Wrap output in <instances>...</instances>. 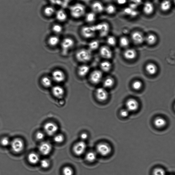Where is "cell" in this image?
<instances>
[{
    "label": "cell",
    "instance_id": "cell-17",
    "mask_svg": "<svg viewBox=\"0 0 175 175\" xmlns=\"http://www.w3.org/2000/svg\"><path fill=\"white\" fill-rule=\"evenodd\" d=\"M100 53L103 58L109 59L112 57V50L108 46H104L101 47L100 50Z\"/></svg>",
    "mask_w": 175,
    "mask_h": 175
},
{
    "label": "cell",
    "instance_id": "cell-53",
    "mask_svg": "<svg viewBox=\"0 0 175 175\" xmlns=\"http://www.w3.org/2000/svg\"><path fill=\"white\" fill-rule=\"evenodd\" d=\"M174 108H175V106H174Z\"/></svg>",
    "mask_w": 175,
    "mask_h": 175
},
{
    "label": "cell",
    "instance_id": "cell-19",
    "mask_svg": "<svg viewBox=\"0 0 175 175\" xmlns=\"http://www.w3.org/2000/svg\"><path fill=\"white\" fill-rule=\"evenodd\" d=\"M124 56L127 60H131L136 58L137 53L134 49H127L124 51Z\"/></svg>",
    "mask_w": 175,
    "mask_h": 175
},
{
    "label": "cell",
    "instance_id": "cell-30",
    "mask_svg": "<svg viewBox=\"0 0 175 175\" xmlns=\"http://www.w3.org/2000/svg\"><path fill=\"white\" fill-rule=\"evenodd\" d=\"M112 66L111 62L108 61H103L100 64L101 69L105 72H107L110 70L112 69Z\"/></svg>",
    "mask_w": 175,
    "mask_h": 175
},
{
    "label": "cell",
    "instance_id": "cell-46",
    "mask_svg": "<svg viewBox=\"0 0 175 175\" xmlns=\"http://www.w3.org/2000/svg\"><path fill=\"white\" fill-rule=\"evenodd\" d=\"M45 136L44 133L42 132L39 131L38 132L36 135V137L38 140H43Z\"/></svg>",
    "mask_w": 175,
    "mask_h": 175
},
{
    "label": "cell",
    "instance_id": "cell-4",
    "mask_svg": "<svg viewBox=\"0 0 175 175\" xmlns=\"http://www.w3.org/2000/svg\"><path fill=\"white\" fill-rule=\"evenodd\" d=\"M97 32L99 33L101 37L107 36L110 30V26L109 24L106 22H103L95 25Z\"/></svg>",
    "mask_w": 175,
    "mask_h": 175
},
{
    "label": "cell",
    "instance_id": "cell-31",
    "mask_svg": "<svg viewBox=\"0 0 175 175\" xmlns=\"http://www.w3.org/2000/svg\"><path fill=\"white\" fill-rule=\"evenodd\" d=\"M41 83L44 87L48 88L51 86L52 83V78L49 77H44L41 78Z\"/></svg>",
    "mask_w": 175,
    "mask_h": 175
},
{
    "label": "cell",
    "instance_id": "cell-36",
    "mask_svg": "<svg viewBox=\"0 0 175 175\" xmlns=\"http://www.w3.org/2000/svg\"><path fill=\"white\" fill-rule=\"evenodd\" d=\"M120 44L121 47L126 48L129 46L130 41L128 38L127 37L122 36L120 40Z\"/></svg>",
    "mask_w": 175,
    "mask_h": 175
},
{
    "label": "cell",
    "instance_id": "cell-12",
    "mask_svg": "<svg viewBox=\"0 0 175 175\" xmlns=\"http://www.w3.org/2000/svg\"><path fill=\"white\" fill-rule=\"evenodd\" d=\"M90 7L91 11L97 14L104 12L105 7L101 2L96 1L92 3Z\"/></svg>",
    "mask_w": 175,
    "mask_h": 175
},
{
    "label": "cell",
    "instance_id": "cell-48",
    "mask_svg": "<svg viewBox=\"0 0 175 175\" xmlns=\"http://www.w3.org/2000/svg\"><path fill=\"white\" fill-rule=\"evenodd\" d=\"M116 2L119 5L123 6L126 5L127 0H115Z\"/></svg>",
    "mask_w": 175,
    "mask_h": 175
},
{
    "label": "cell",
    "instance_id": "cell-25",
    "mask_svg": "<svg viewBox=\"0 0 175 175\" xmlns=\"http://www.w3.org/2000/svg\"><path fill=\"white\" fill-rule=\"evenodd\" d=\"M97 14L91 11L90 12L86 13L85 20L88 23H92L96 21L97 19Z\"/></svg>",
    "mask_w": 175,
    "mask_h": 175
},
{
    "label": "cell",
    "instance_id": "cell-18",
    "mask_svg": "<svg viewBox=\"0 0 175 175\" xmlns=\"http://www.w3.org/2000/svg\"><path fill=\"white\" fill-rule=\"evenodd\" d=\"M52 93L53 96L58 99H61L65 94L64 88L60 86H55L52 89Z\"/></svg>",
    "mask_w": 175,
    "mask_h": 175
},
{
    "label": "cell",
    "instance_id": "cell-43",
    "mask_svg": "<svg viewBox=\"0 0 175 175\" xmlns=\"http://www.w3.org/2000/svg\"><path fill=\"white\" fill-rule=\"evenodd\" d=\"M153 175H166V173L164 169L156 168L153 170Z\"/></svg>",
    "mask_w": 175,
    "mask_h": 175
},
{
    "label": "cell",
    "instance_id": "cell-9",
    "mask_svg": "<svg viewBox=\"0 0 175 175\" xmlns=\"http://www.w3.org/2000/svg\"><path fill=\"white\" fill-rule=\"evenodd\" d=\"M86 144L84 141H80L77 142L73 147L74 153L78 156L82 155L85 152L86 149Z\"/></svg>",
    "mask_w": 175,
    "mask_h": 175
},
{
    "label": "cell",
    "instance_id": "cell-49",
    "mask_svg": "<svg viewBox=\"0 0 175 175\" xmlns=\"http://www.w3.org/2000/svg\"><path fill=\"white\" fill-rule=\"evenodd\" d=\"M130 1L131 3L135 4L138 6L142 3V0H130Z\"/></svg>",
    "mask_w": 175,
    "mask_h": 175
},
{
    "label": "cell",
    "instance_id": "cell-39",
    "mask_svg": "<svg viewBox=\"0 0 175 175\" xmlns=\"http://www.w3.org/2000/svg\"><path fill=\"white\" fill-rule=\"evenodd\" d=\"M53 140L56 143H61L64 141V136L61 134L55 135Z\"/></svg>",
    "mask_w": 175,
    "mask_h": 175
},
{
    "label": "cell",
    "instance_id": "cell-10",
    "mask_svg": "<svg viewBox=\"0 0 175 175\" xmlns=\"http://www.w3.org/2000/svg\"><path fill=\"white\" fill-rule=\"evenodd\" d=\"M96 96L100 101L104 102L108 99V93L105 88L100 87L97 89L96 91Z\"/></svg>",
    "mask_w": 175,
    "mask_h": 175
},
{
    "label": "cell",
    "instance_id": "cell-22",
    "mask_svg": "<svg viewBox=\"0 0 175 175\" xmlns=\"http://www.w3.org/2000/svg\"><path fill=\"white\" fill-rule=\"evenodd\" d=\"M56 17L59 21L64 22L66 21L68 17L66 11L63 10H60L56 12Z\"/></svg>",
    "mask_w": 175,
    "mask_h": 175
},
{
    "label": "cell",
    "instance_id": "cell-15",
    "mask_svg": "<svg viewBox=\"0 0 175 175\" xmlns=\"http://www.w3.org/2000/svg\"><path fill=\"white\" fill-rule=\"evenodd\" d=\"M133 42L136 44H140L143 43L145 40V37L140 32L136 31L133 32L131 35Z\"/></svg>",
    "mask_w": 175,
    "mask_h": 175
},
{
    "label": "cell",
    "instance_id": "cell-21",
    "mask_svg": "<svg viewBox=\"0 0 175 175\" xmlns=\"http://www.w3.org/2000/svg\"><path fill=\"white\" fill-rule=\"evenodd\" d=\"M143 11L146 14L150 15L152 14L154 10V6L152 2H145L143 6Z\"/></svg>",
    "mask_w": 175,
    "mask_h": 175
},
{
    "label": "cell",
    "instance_id": "cell-1",
    "mask_svg": "<svg viewBox=\"0 0 175 175\" xmlns=\"http://www.w3.org/2000/svg\"><path fill=\"white\" fill-rule=\"evenodd\" d=\"M86 11L85 6L81 3H76L70 8V15L74 19H79L85 16Z\"/></svg>",
    "mask_w": 175,
    "mask_h": 175
},
{
    "label": "cell",
    "instance_id": "cell-32",
    "mask_svg": "<svg viewBox=\"0 0 175 175\" xmlns=\"http://www.w3.org/2000/svg\"><path fill=\"white\" fill-rule=\"evenodd\" d=\"M60 38L57 36H52L49 37L48 40L49 45L51 47L57 46L60 43Z\"/></svg>",
    "mask_w": 175,
    "mask_h": 175
},
{
    "label": "cell",
    "instance_id": "cell-3",
    "mask_svg": "<svg viewBox=\"0 0 175 175\" xmlns=\"http://www.w3.org/2000/svg\"><path fill=\"white\" fill-rule=\"evenodd\" d=\"M97 32L95 25H88L82 27L81 29V33L85 38L90 39L95 36Z\"/></svg>",
    "mask_w": 175,
    "mask_h": 175
},
{
    "label": "cell",
    "instance_id": "cell-47",
    "mask_svg": "<svg viewBox=\"0 0 175 175\" xmlns=\"http://www.w3.org/2000/svg\"><path fill=\"white\" fill-rule=\"evenodd\" d=\"M129 112L126 109H124L121 110L120 111V114L121 116L125 118L128 116L129 115Z\"/></svg>",
    "mask_w": 175,
    "mask_h": 175
},
{
    "label": "cell",
    "instance_id": "cell-44",
    "mask_svg": "<svg viewBox=\"0 0 175 175\" xmlns=\"http://www.w3.org/2000/svg\"><path fill=\"white\" fill-rule=\"evenodd\" d=\"M11 141H10V139L7 137H5L2 139L0 143L2 146H3L6 147L10 145Z\"/></svg>",
    "mask_w": 175,
    "mask_h": 175
},
{
    "label": "cell",
    "instance_id": "cell-35",
    "mask_svg": "<svg viewBox=\"0 0 175 175\" xmlns=\"http://www.w3.org/2000/svg\"><path fill=\"white\" fill-rule=\"evenodd\" d=\"M157 39L155 35L153 34H150L148 35L146 37H145V40L150 45H153L156 42Z\"/></svg>",
    "mask_w": 175,
    "mask_h": 175
},
{
    "label": "cell",
    "instance_id": "cell-23",
    "mask_svg": "<svg viewBox=\"0 0 175 175\" xmlns=\"http://www.w3.org/2000/svg\"><path fill=\"white\" fill-rule=\"evenodd\" d=\"M28 160L29 163L32 165L37 164L40 161L39 155L36 153H31L29 154Z\"/></svg>",
    "mask_w": 175,
    "mask_h": 175
},
{
    "label": "cell",
    "instance_id": "cell-27",
    "mask_svg": "<svg viewBox=\"0 0 175 175\" xmlns=\"http://www.w3.org/2000/svg\"><path fill=\"white\" fill-rule=\"evenodd\" d=\"M117 11L116 7L113 4H108L105 7V11L109 15H113L116 13Z\"/></svg>",
    "mask_w": 175,
    "mask_h": 175
},
{
    "label": "cell",
    "instance_id": "cell-13",
    "mask_svg": "<svg viewBox=\"0 0 175 175\" xmlns=\"http://www.w3.org/2000/svg\"><path fill=\"white\" fill-rule=\"evenodd\" d=\"M52 81L56 82L61 83L63 82L66 78L65 73L61 70H56L53 71L52 74Z\"/></svg>",
    "mask_w": 175,
    "mask_h": 175
},
{
    "label": "cell",
    "instance_id": "cell-2",
    "mask_svg": "<svg viewBox=\"0 0 175 175\" xmlns=\"http://www.w3.org/2000/svg\"><path fill=\"white\" fill-rule=\"evenodd\" d=\"M92 55L91 51L89 49H82L77 52L76 57L78 61L86 63L91 60Z\"/></svg>",
    "mask_w": 175,
    "mask_h": 175
},
{
    "label": "cell",
    "instance_id": "cell-16",
    "mask_svg": "<svg viewBox=\"0 0 175 175\" xmlns=\"http://www.w3.org/2000/svg\"><path fill=\"white\" fill-rule=\"evenodd\" d=\"M126 109L129 112L135 111L139 107V104L138 101L133 98L127 100L126 102Z\"/></svg>",
    "mask_w": 175,
    "mask_h": 175
},
{
    "label": "cell",
    "instance_id": "cell-7",
    "mask_svg": "<svg viewBox=\"0 0 175 175\" xmlns=\"http://www.w3.org/2000/svg\"><path fill=\"white\" fill-rule=\"evenodd\" d=\"M96 150L97 153L103 156H108L111 153L112 150L110 145L106 143H101L98 144Z\"/></svg>",
    "mask_w": 175,
    "mask_h": 175
},
{
    "label": "cell",
    "instance_id": "cell-45",
    "mask_svg": "<svg viewBox=\"0 0 175 175\" xmlns=\"http://www.w3.org/2000/svg\"><path fill=\"white\" fill-rule=\"evenodd\" d=\"M41 167L44 169L49 168L50 165V162L48 159H44L41 160L40 162Z\"/></svg>",
    "mask_w": 175,
    "mask_h": 175
},
{
    "label": "cell",
    "instance_id": "cell-8",
    "mask_svg": "<svg viewBox=\"0 0 175 175\" xmlns=\"http://www.w3.org/2000/svg\"><path fill=\"white\" fill-rule=\"evenodd\" d=\"M58 126L56 124L53 122L46 123L44 126V131L49 136L55 135L58 130Z\"/></svg>",
    "mask_w": 175,
    "mask_h": 175
},
{
    "label": "cell",
    "instance_id": "cell-37",
    "mask_svg": "<svg viewBox=\"0 0 175 175\" xmlns=\"http://www.w3.org/2000/svg\"><path fill=\"white\" fill-rule=\"evenodd\" d=\"M100 45L99 41L97 40L92 41L89 44V49L90 50H95L99 48Z\"/></svg>",
    "mask_w": 175,
    "mask_h": 175
},
{
    "label": "cell",
    "instance_id": "cell-33",
    "mask_svg": "<svg viewBox=\"0 0 175 175\" xmlns=\"http://www.w3.org/2000/svg\"><path fill=\"white\" fill-rule=\"evenodd\" d=\"M97 158V154L93 151H90L86 154L85 158L87 161L90 162L95 161Z\"/></svg>",
    "mask_w": 175,
    "mask_h": 175
},
{
    "label": "cell",
    "instance_id": "cell-28",
    "mask_svg": "<svg viewBox=\"0 0 175 175\" xmlns=\"http://www.w3.org/2000/svg\"><path fill=\"white\" fill-rule=\"evenodd\" d=\"M115 84V80L111 77H108L103 81L104 87L106 88H110L113 86Z\"/></svg>",
    "mask_w": 175,
    "mask_h": 175
},
{
    "label": "cell",
    "instance_id": "cell-41",
    "mask_svg": "<svg viewBox=\"0 0 175 175\" xmlns=\"http://www.w3.org/2000/svg\"><path fill=\"white\" fill-rule=\"evenodd\" d=\"M142 87V82L140 81H135L133 82L132 84L133 88L135 90H140Z\"/></svg>",
    "mask_w": 175,
    "mask_h": 175
},
{
    "label": "cell",
    "instance_id": "cell-20",
    "mask_svg": "<svg viewBox=\"0 0 175 175\" xmlns=\"http://www.w3.org/2000/svg\"><path fill=\"white\" fill-rule=\"evenodd\" d=\"M90 67L87 65H83L80 66L78 70V75L81 77H84L87 76L89 72Z\"/></svg>",
    "mask_w": 175,
    "mask_h": 175
},
{
    "label": "cell",
    "instance_id": "cell-14",
    "mask_svg": "<svg viewBox=\"0 0 175 175\" xmlns=\"http://www.w3.org/2000/svg\"><path fill=\"white\" fill-rule=\"evenodd\" d=\"M52 146L51 144L47 142H42L39 146V150L42 155H48L51 152Z\"/></svg>",
    "mask_w": 175,
    "mask_h": 175
},
{
    "label": "cell",
    "instance_id": "cell-26",
    "mask_svg": "<svg viewBox=\"0 0 175 175\" xmlns=\"http://www.w3.org/2000/svg\"><path fill=\"white\" fill-rule=\"evenodd\" d=\"M145 69L148 74L150 75H154L157 72L158 68L155 64L152 63L148 64L146 65Z\"/></svg>",
    "mask_w": 175,
    "mask_h": 175
},
{
    "label": "cell",
    "instance_id": "cell-5",
    "mask_svg": "<svg viewBox=\"0 0 175 175\" xmlns=\"http://www.w3.org/2000/svg\"><path fill=\"white\" fill-rule=\"evenodd\" d=\"M10 146L12 150L14 153H19L23 150L25 144L21 139L17 138L11 141Z\"/></svg>",
    "mask_w": 175,
    "mask_h": 175
},
{
    "label": "cell",
    "instance_id": "cell-29",
    "mask_svg": "<svg viewBox=\"0 0 175 175\" xmlns=\"http://www.w3.org/2000/svg\"><path fill=\"white\" fill-rule=\"evenodd\" d=\"M171 6L172 3L170 0H164L161 2L160 6L161 10L165 12L169 10Z\"/></svg>",
    "mask_w": 175,
    "mask_h": 175
},
{
    "label": "cell",
    "instance_id": "cell-51",
    "mask_svg": "<svg viewBox=\"0 0 175 175\" xmlns=\"http://www.w3.org/2000/svg\"><path fill=\"white\" fill-rule=\"evenodd\" d=\"M63 1L65 3H66L68 4L71 2H72L73 0H63Z\"/></svg>",
    "mask_w": 175,
    "mask_h": 175
},
{
    "label": "cell",
    "instance_id": "cell-40",
    "mask_svg": "<svg viewBox=\"0 0 175 175\" xmlns=\"http://www.w3.org/2000/svg\"><path fill=\"white\" fill-rule=\"evenodd\" d=\"M62 173L63 175H73L74 171L72 168L66 166L63 168Z\"/></svg>",
    "mask_w": 175,
    "mask_h": 175
},
{
    "label": "cell",
    "instance_id": "cell-38",
    "mask_svg": "<svg viewBox=\"0 0 175 175\" xmlns=\"http://www.w3.org/2000/svg\"><path fill=\"white\" fill-rule=\"evenodd\" d=\"M107 43L108 45L111 46H115L117 43L116 38L113 36H109L106 40Z\"/></svg>",
    "mask_w": 175,
    "mask_h": 175
},
{
    "label": "cell",
    "instance_id": "cell-34",
    "mask_svg": "<svg viewBox=\"0 0 175 175\" xmlns=\"http://www.w3.org/2000/svg\"><path fill=\"white\" fill-rule=\"evenodd\" d=\"M55 10L54 7L51 6L46 7L44 10V13L45 16L50 17L52 16L55 13Z\"/></svg>",
    "mask_w": 175,
    "mask_h": 175
},
{
    "label": "cell",
    "instance_id": "cell-11",
    "mask_svg": "<svg viewBox=\"0 0 175 175\" xmlns=\"http://www.w3.org/2000/svg\"><path fill=\"white\" fill-rule=\"evenodd\" d=\"M103 76V73L101 71L99 70H94L91 74L90 81L93 84H98L102 81Z\"/></svg>",
    "mask_w": 175,
    "mask_h": 175
},
{
    "label": "cell",
    "instance_id": "cell-42",
    "mask_svg": "<svg viewBox=\"0 0 175 175\" xmlns=\"http://www.w3.org/2000/svg\"><path fill=\"white\" fill-rule=\"evenodd\" d=\"M52 30L53 32L56 34H60L63 31V28L60 25L55 24L53 25L52 28Z\"/></svg>",
    "mask_w": 175,
    "mask_h": 175
},
{
    "label": "cell",
    "instance_id": "cell-52",
    "mask_svg": "<svg viewBox=\"0 0 175 175\" xmlns=\"http://www.w3.org/2000/svg\"><path fill=\"white\" fill-rule=\"evenodd\" d=\"M171 2H173L175 5V0H170Z\"/></svg>",
    "mask_w": 175,
    "mask_h": 175
},
{
    "label": "cell",
    "instance_id": "cell-24",
    "mask_svg": "<svg viewBox=\"0 0 175 175\" xmlns=\"http://www.w3.org/2000/svg\"><path fill=\"white\" fill-rule=\"evenodd\" d=\"M154 124L156 127L158 128H162L167 124V121L164 118L161 117H158L154 120Z\"/></svg>",
    "mask_w": 175,
    "mask_h": 175
},
{
    "label": "cell",
    "instance_id": "cell-50",
    "mask_svg": "<svg viewBox=\"0 0 175 175\" xmlns=\"http://www.w3.org/2000/svg\"><path fill=\"white\" fill-rule=\"evenodd\" d=\"M88 135L87 133H83L81 135V138L82 141H84L87 139L88 138Z\"/></svg>",
    "mask_w": 175,
    "mask_h": 175
},
{
    "label": "cell",
    "instance_id": "cell-6",
    "mask_svg": "<svg viewBox=\"0 0 175 175\" xmlns=\"http://www.w3.org/2000/svg\"><path fill=\"white\" fill-rule=\"evenodd\" d=\"M74 41L72 38L70 37L65 38L62 40L61 44L62 51L63 55H67L68 51L74 45Z\"/></svg>",
    "mask_w": 175,
    "mask_h": 175
}]
</instances>
